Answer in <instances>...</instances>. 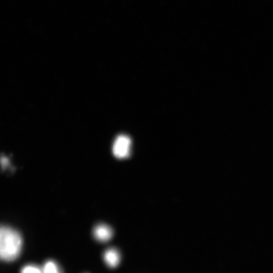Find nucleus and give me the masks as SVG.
<instances>
[{"instance_id":"nucleus-1","label":"nucleus","mask_w":273,"mask_h":273,"mask_svg":"<svg viewBox=\"0 0 273 273\" xmlns=\"http://www.w3.org/2000/svg\"><path fill=\"white\" fill-rule=\"evenodd\" d=\"M22 247L20 234L11 228L0 227V260L15 261L20 255Z\"/></svg>"},{"instance_id":"nucleus-5","label":"nucleus","mask_w":273,"mask_h":273,"mask_svg":"<svg viewBox=\"0 0 273 273\" xmlns=\"http://www.w3.org/2000/svg\"><path fill=\"white\" fill-rule=\"evenodd\" d=\"M42 273H63L60 266L55 261H47L42 269Z\"/></svg>"},{"instance_id":"nucleus-4","label":"nucleus","mask_w":273,"mask_h":273,"mask_svg":"<svg viewBox=\"0 0 273 273\" xmlns=\"http://www.w3.org/2000/svg\"><path fill=\"white\" fill-rule=\"evenodd\" d=\"M103 259L106 264L111 268L119 266L121 260L120 251L114 247L108 248L104 252Z\"/></svg>"},{"instance_id":"nucleus-3","label":"nucleus","mask_w":273,"mask_h":273,"mask_svg":"<svg viewBox=\"0 0 273 273\" xmlns=\"http://www.w3.org/2000/svg\"><path fill=\"white\" fill-rule=\"evenodd\" d=\"M95 239L101 242L109 241L113 236V231L109 226L104 224L97 225L93 230Z\"/></svg>"},{"instance_id":"nucleus-2","label":"nucleus","mask_w":273,"mask_h":273,"mask_svg":"<svg viewBox=\"0 0 273 273\" xmlns=\"http://www.w3.org/2000/svg\"><path fill=\"white\" fill-rule=\"evenodd\" d=\"M132 141L127 135H121L116 138L112 147L114 157L119 159L128 158L131 154Z\"/></svg>"},{"instance_id":"nucleus-6","label":"nucleus","mask_w":273,"mask_h":273,"mask_svg":"<svg viewBox=\"0 0 273 273\" xmlns=\"http://www.w3.org/2000/svg\"><path fill=\"white\" fill-rule=\"evenodd\" d=\"M21 273H42V269L38 266L30 264L24 267Z\"/></svg>"}]
</instances>
